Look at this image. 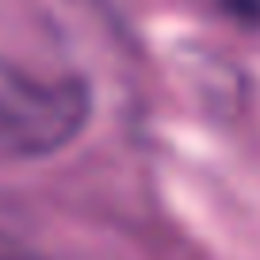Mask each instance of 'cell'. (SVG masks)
Segmentation results:
<instances>
[{"label":"cell","mask_w":260,"mask_h":260,"mask_svg":"<svg viewBox=\"0 0 260 260\" xmlns=\"http://www.w3.org/2000/svg\"><path fill=\"white\" fill-rule=\"evenodd\" d=\"M88 111L92 104L81 77L0 61V165L61 153L84 130Z\"/></svg>","instance_id":"1"},{"label":"cell","mask_w":260,"mask_h":260,"mask_svg":"<svg viewBox=\"0 0 260 260\" xmlns=\"http://www.w3.org/2000/svg\"><path fill=\"white\" fill-rule=\"evenodd\" d=\"M211 4L237 23H260V0H211Z\"/></svg>","instance_id":"2"}]
</instances>
